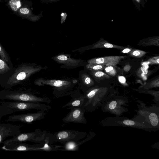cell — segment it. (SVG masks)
Segmentation results:
<instances>
[{"label":"cell","mask_w":159,"mask_h":159,"mask_svg":"<svg viewBox=\"0 0 159 159\" xmlns=\"http://www.w3.org/2000/svg\"><path fill=\"white\" fill-rule=\"evenodd\" d=\"M139 92L143 93L148 94L152 95L154 97L153 101L155 103L159 105V92L158 91H150L148 89H143L138 90Z\"/></svg>","instance_id":"23"},{"label":"cell","mask_w":159,"mask_h":159,"mask_svg":"<svg viewBox=\"0 0 159 159\" xmlns=\"http://www.w3.org/2000/svg\"><path fill=\"white\" fill-rule=\"evenodd\" d=\"M133 49L132 48H126L122 50L121 52L124 53H129Z\"/></svg>","instance_id":"36"},{"label":"cell","mask_w":159,"mask_h":159,"mask_svg":"<svg viewBox=\"0 0 159 159\" xmlns=\"http://www.w3.org/2000/svg\"><path fill=\"white\" fill-rule=\"evenodd\" d=\"M0 56L1 59L6 62L9 66H12L13 65L10 58L5 50L0 43Z\"/></svg>","instance_id":"22"},{"label":"cell","mask_w":159,"mask_h":159,"mask_svg":"<svg viewBox=\"0 0 159 159\" xmlns=\"http://www.w3.org/2000/svg\"><path fill=\"white\" fill-rule=\"evenodd\" d=\"M67 14L66 12H62L60 14L61 24H62L64 23L66 19Z\"/></svg>","instance_id":"34"},{"label":"cell","mask_w":159,"mask_h":159,"mask_svg":"<svg viewBox=\"0 0 159 159\" xmlns=\"http://www.w3.org/2000/svg\"><path fill=\"white\" fill-rule=\"evenodd\" d=\"M148 64L150 65L158 64L159 63V56L149 58L147 61Z\"/></svg>","instance_id":"32"},{"label":"cell","mask_w":159,"mask_h":159,"mask_svg":"<svg viewBox=\"0 0 159 159\" xmlns=\"http://www.w3.org/2000/svg\"><path fill=\"white\" fill-rule=\"evenodd\" d=\"M159 78H158L149 83H148L145 85H143L141 88H143V89L148 90L153 88L159 87Z\"/></svg>","instance_id":"28"},{"label":"cell","mask_w":159,"mask_h":159,"mask_svg":"<svg viewBox=\"0 0 159 159\" xmlns=\"http://www.w3.org/2000/svg\"><path fill=\"white\" fill-rule=\"evenodd\" d=\"M43 11H41L37 15L33 14L32 10L27 7H23L18 10L19 15L28 20L33 22L39 21L43 16Z\"/></svg>","instance_id":"20"},{"label":"cell","mask_w":159,"mask_h":159,"mask_svg":"<svg viewBox=\"0 0 159 159\" xmlns=\"http://www.w3.org/2000/svg\"><path fill=\"white\" fill-rule=\"evenodd\" d=\"M125 57V56H110L94 58L88 60L87 62L88 63L99 64L105 66H115Z\"/></svg>","instance_id":"16"},{"label":"cell","mask_w":159,"mask_h":159,"mask_svg":"<svg viewBox=\"0 0 159 159\" xmlns=\"http://www.w3.org/2000/svg\"><path fill=\"white\" fill-rule=\"evenodd\" d=\"M10 66L4 61L0 58V76L10 72L11 69Z\"/></svg>","instance_id":"24"},{"label":"cell","mask_w":159,"mask_h":159,"mask_svg":"<svg viewBox=\"0 0 159 159\" xmlns=\"http://www.w3.org/2000/svg\"><path fill=\"white\" fill-rule=\"evenodd\" d=\"M45 115L44 111L39 110L35 113L11 115L6 120L12 122L20 121L31 124L36 121L44 118Z\"/></svg>","instance_id":"12"},{"label":"cell","mask_w":159,"mask_h":159,"mask_svg":"<svg viewBox=\"0 0 159 159\" xmlns=\"http://www.w3.org/2000/svg\"><path fill=\"white\" fill-rule=\"evenodd\" d=\"M146 53V52L138 49H133L129 53L130 56L138 58L143 57Z\"/></svg>","instance_id":"30"},{"label":"cell","mask_w":159,"mask_h":159,"mask_svg":"<svg viewBox=\"0 0 159 159\" xmlns=\"http://www.w3.org/2000/svg\"><path fill=\"white\" fill-rule=\"evenodd\" d=\"M114 67L112 66H106L104 70L108 75L114 76L117 74V70Z\"/></svg>","instance_id":"31"},{"label":"cell","mask_w":159,"mask_h":159,"mask_svg":"<svg viewBox=\"0 0 159 159\" xmlns=\"http://www.w3.org/2000/svg\"><path fill=\"white\" fill-rule=\"evenodd\" d=\"M88 70L90 71L91 75L95 79H109L110 77L109 75L101 70L93 71Z\"/></svg>","instance_id":"25"},{"label":"cell","mask_w":159,"mask_h":159,"mask_svg":"<svg viewBox=\"0 0 159 159\" xmlns=\"http://www.w3.org/2000/svg\"><path fill=\"white\" fill-rule=\"evenodd\" d=\"M70 111L62 119L66 123H75L85 124L87 120L84 116L85 110L81 107L69 108Z\"/></svg>","instance_id":"13"},{"label":"cell","mask_w":159,"mask_h":159,"mask_svg":"<svg viewBox=\"0 0 159 159\" xmlns=\"http://www.w3.org/2000/svg\"><path fill=\"white\" fill-rule=\"evenodd\" d=\"M106 66L99 64H86L85 67L86 69L93 71L102 70H104Z\"/></svg>","instance_id":"26"},{"label":"cell","mask_w":159,"mask_h":159,"mask_svg":"<svg viewBox=\"0 0 159 159\" xmlns=\"http://www.w3.org/2000/svg\"><path fill=\"white\" fill-rule=\"evenodd\" d=\"M46 132L42 131L37 129L33 132L20 133L12 138L3 141L2 143L4 145L17 143L31 142L38 143H44Z\"/></svg>","instance_id":"10"},{"label":"cell","mask_w":159,"mask_h":159,"mask_svg":"<svg viewBox=\"0 0 159 159\" xmlns=\"http://www.w3.org/2000/svg\"><path fill=\"white\" fill-rule=\"evenodd\" d=\"M46 69L36 64L24 63L18 66L12 75L9 78L3 88L6 89L22 83L31 75Z\"/></svg>","instance_id":"3"},{"label":"cell","mask_w":159,"mask_h":159,"mask_svg":"<svg viewBox=\"0 0 159 159\" xmlns=\"http://www.w3.org/2000/svg\"><path fill=\"white\" fill-rule=\"evenodd\" d=\"M159 38H153L149 39L145 41L140 43L139 44L143 46L155 45L159 46Z\"/></svg>","instance_id":"29"},{"label":"cell","mask_w":159,"mask_h":159,"mask_svg":"<svg viewBox=\"0 0 159 159\" xmlns=\"http://www.w3.org/2000/svg\"><path fill=\"white\" fill-rule=\"evenodd\" d=\"M59 64H61V67L67 69H74L80 66H85V61L71 57L70 54L60 53L52 58Z\"/></svg>","instance_id":"11"},{"label":"cell","mask_w":159,"mask_h":159,"mask_svg":"<svg viewBox=\"0 0 159 159\" xmlns=\"http://www.w3.org/2000/svg\"><path fill=\"white\" fill-rule=\"evenodd\" d=\"M101 48H114L122 50L126 47L113 44L105 40L100 39L93 45L91 49Z\"/></svg>","instance_id":"21"},{"label":"cell","mask_w":159,"mask_h":159,"mask_svg":"<svg viewBox=\"0 0 159 159\" xmlns=\"http://www.w3.org/2000/svg\"><path fill=\"white\" fill-rule=\"evenodd\" d=\"M137 115L132 119L145 124L157 131L159 129V105L147 106L143 102L137 100Z\"/></svg>","instance_id":"1"},{"label":"cell","mask_w":159,"mask_h":159,"mask_svg":"<svg viewBox=\"0 0 159 159\" xmlns=\"http://www.w3.org/2000/svg\"><path fill=\"white\" fill-rule=\"evenodd\" d=\"M100 122L103 126L107 127H126L144 129L149 132L156 131L153 128L145 124L124 116L107 117L102 120Z\"/></svg>","instance_id":"7"},{"label":"cell","mask_w":159,"mask_h":159,"mask_svg":"<svg viewBox=\"0 0 159 159\" xmlns=\"http://www.w3.org/2000/svg\"><path fill=\"white\" fill-rule=\"evenodd\" d=\"M8 4L11 8L14 11H18L22 5L21 0H10Z\"/></svg>","instance_id":"27"},{"label":"cell","mask_w":159,"mask_h":159,"mask_svg":"<svg viewBox=\"0 0 159 159\" xmlns=\"http://www.w3.org/2000/svg\"><path fill=\"white\" fill-rule=\"evenodd\" d=\"M95 135L93 132H90L87 137L81 141H70L65 143L63 146H61L63 148L60 150L66 151H76L79 150V148L81 144L91 139Z\"/></svg>","instance_id":"18"},{"label":"cell","mask_w":159,"mask_h":159,"mask_svg":"<svg viewBox=\"0 0 159 159\" xmlns=\"http://www.w3.org/2000/svg\"><path fill=\"white\" fill-rule=\"evenodd\" d=\"M77 82L76 79L69 80L40 78L35 80L34 84L39 86L46 85L52 87L53 94L57 97H60L68 95Z\"/></svg>","instance_id":"5"},{"label":"cell","mask_w":159,"mask_h":159,"mask_svg":"<svg viewBox=\"0 0 159 159\" xmlns=\"http://www.w3.org/2000/svg\"><path fill=\"white\" fill-rule=\"evenodd\" d=\"M68 96H70L72 98L63 106L62 108L68 107L67 109H69L72 107H82L85 102V98L84 94L81 93L79 90L72 91Z\"/></svg>","instance_id":"17"},{"label":"cell","mask_w":159,"mask_h":159,"mask_svg":"<svg viewBox=\"0 0 159 159\" xmlns=\"http://www.w3.org/2000/svg\"><path fill=\"white\" fill-rule=\"evenodd\" d=\"M128 99L122 97L112 96L105 101L101 107L102 110L114 114L116 116H121L127 112L128 109L125 107L128 103Z\"/></svg>","instance_id":"8"},{"label":"cell","mask_w":159,"mask_h":159,"mask_svg":"<svg viewBox=\"0 0 159 159\" xmlns=\"http://www.w3.org/2000/svg\"></svg>","instance_id":"37"},{"label":"cell","mask_w":159,"mask_h":159,"mask_svg":"<svg viewBox=\"0 0 159 159\" xmlns=\"http://www.w3.org/2000/svg\"><path fill=\"white\" fill-rule=\"evenodd\" d=\"M79 80L80 88L84 93L91 88L94 84L93 80L85 70L80 71Z\"/></svg>","instance_id":"19"},{"label":"cell","mask_w":159,"mask_h":159,"mask_svg":"<svg viewBox=\"0 0 159 159\" xmlns=\"http://www.w3.org/2000/svg\"><path fill=\"white\" fill-rule=\"evenodd\" d=\"M44 143L34 145H30L24 142L17 143L4 145L2 147V149L9 151L26 152L39 151V148L43 145Z\"/></svg>","instance_id":"15"},{"label":"cell","mask_w":159,"mask_h":159,"mask_svg":"<svg viewBox=\"0 0 159 159\" xmlns=\"http://www.w3.org/2000/svg\"><path fill=\"white\" fill-rule=\"evenodd\" d=\"M106 87H94L89 89L83 93L85 98L82 108L86 111L93 112L102 106L104 102L114 95L108 93Z\"/></svg>","instance_id":"2"},{"label":"cell","mask_w":159,"mask_h":159,"mask_svg":"<svg viewBox=\"0 0 159 159\" xmlns=\"http://www.w3.org/2000/svg\"><path fill=\"white\" fill-rule=\"evenodd\" d=\"M21 126L10 123L0 124V144L8 137L15 136L20 133Z\"/></svg>","instance_id":"14"},{"label":"cell","mask_w":159,"mask_h":159,"mask_svg":"<svg viewBox=\"0 0 159 159\" xmlns=\"http://www.w3.org/2000/svg\"><path fill=\"white\" fill-rule=\"evenodd\" d=\"M119 82L124 86H127L128 84L126 82L125 78L122 76H119L118 77Z\"/></svg>","instance_id":"33"},{"label":"cell","mask_w":159,"mask_h":159,"mask_svg":"<svg viewBox=\"0 0 159 159\" xmlns=\"http://www.w3.org/2000/svg\"><path fill=\"white\" fill-rule=\"evenodd\" d=\"M51 107L48 105L30 102L15 101H0V120L3 116L16 112L37 110L44 111L50 110Z\"/></svg>","instance_id":"4"},{"label":"cell","mask_w":159,"mask_h":159,"mask_svg":"<svg viewBox=\"0 0 159 159\" xmlns=\"http://www.w3.org/2000/svg\"><path fill=\"white\" fill-rule=\"evenodd\" d=\"M49 134V141L51 144L58 142L64 144L70 141H78L86 137L87 134L85 132L65 130L57 132L54 134Z\"/></svg>","instance_id":"9"},{"label":"cell","mask_w":159,"mask_h":159,"mask_svg":"<svg viewBox=\"0 0 159 159\" xmlns=\"http://www.w3.org/2000/svg\"><path fill=\"white\" fill-rule=\"evenodd\" d=\"M3 100L33 103L51 102L48 98L38 97L27 91L20 90L5 89L0 91V101Z\"/></svg>","instance_id":"6"},{"label":"cell","mask_w":159,"mask_h":159,"mask_svg":"<svg viewBox=\"0 0 159 159\" xmlns=\"http://www.w3.org/2000/svg\"><path fill=\"white\" fill-rule=\"evenodd\" d=\"M61 0H41V2L42 3L48 4L57 2Z\"/></svg>","instance_id":"35"}]
</instances>
